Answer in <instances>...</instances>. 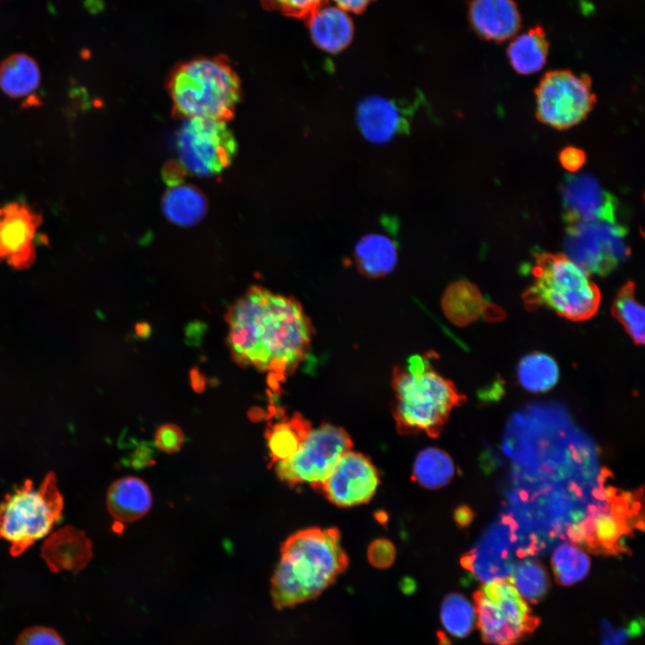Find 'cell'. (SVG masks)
<instances>
[{
  "label": "cell",
  "instance_id": "38",
  "mask_svg": "<svg viewBox=\"0 0 645 645\" xmlns=\"http://www.w3.org/2000/svg\"><path fill=\"white\" fill-rule=\"evenodd\" d=\"M561 165L569 172H577L586 162V154L575 147L564 148L559 153Z\"/></svg>",
  "mask_w": 645,
  "mask_h": 645
},
{
  "label": "cell",
  "instance_id": "8",
  "mask_svg": "<svg viewBox=\"0 0 645 645\" xmlns=\"http://www.w3.org/2000/svg\"><path fill=\"white\" fill-rule=\"evenodd\" d=\"M638 502L632 494H618L617 489L609 487L601 503L591 505L580 521L568 526L566 536L593 553L623 552L622 539L633 524L639 527Z\"/></svg>",
  "mask_w": 645,
  "mask_h": 645
},
{
  "label": "cell",
  "instance_id": "31",
  "mask_svg": "<svg viewBox=\"0 0 645 645\" xmlns=\"http://www.w3.org/2000/svg\"><path fill=\"white\" fill-rule=\"evenodd\" d=\"M509 580L525 601L533 603L539 601L549 587L545 568L534 559L520 561Z\"/></svg>",
  "mask_w": 645,
  "mask_h": 645
},
{
  "label": "cell",
  "instance_id": "26",
  "mask_svg": "<svg viewBox=\"0 0 645 645\" xmlns=\"http://www.w3.org/2000/svg\"><path fill=\"white\" fill-rule=\"evenodd\" d=\"M311 429V424L301 415H293L271 425L266 431L271 463L293 456Z\"/></svg>",
  "mask_w": 645,
  "mask_h": 645
},
{
  "label": "cell",
  "instance_id": "19",
  "mask_svg": "<svg viewBox=\"0 0 645 645\" xmlns=\"http://www.w3.org/2000/svg\"><path fill=\"white\" fill-rule=\"evenodd\" d=\"M152 496L148 485L136 477L113 482L107 494L108 511L116 524L133 522L150 510Z\"/></svg>",
  "mask_w": 645,
  "mask_h": 645
},
{
  "label": "cell",
  "instance_id": "11",
  "mask_svg": "<svg viewBox=\"0 0 645 645\" xmlns=\"http://www.w3.org/2000/svg\"><path fill=\"white\" fill-rule=\"evenodd\" d=\"M180 167L187 172L208 176L221 172L236 151V140L222 121L186 118L177 135Z\"/></svg>",
  "mask_w": 645,
  "mask_h": 645
},
{
  "label": "cell",
  "instance_id": "36",
  "mask_svg": "<svg viewBox=\"0 0 645 645\" xmlns=\"http://www.w3.org/2000/svg\"><path fill=\"white\" fill-rule=\"evenodd\" d=\"M16 645H64V643L60 635L53 629L34 626L21 633Z\"/></svg>",
  "mask_w": 645,
  "mask_h": 645
},
{
  "label": "cell",
  "instance_id": "34",
  "mask_svg": "<svg viewBox=\"0 0 645 645\" xmlns=\"http://www.w3.org/2000/svg\"><path fill=\"white\" fill-rule=\"evenodd\" d=\"M395 556V546L386 538L374 539L367 548V559L376 568L390 567L394 563Z\"/></svg>",
  "mask_w": 645,
  "mask_h": 645
},
{
  "label": "cell",
  "instance_id": "9",
  "mask_svg": "<svg viewBox=\"0 0 645 645\" xmlns=\"http://www.w3.org/2000/svg\"><path fill=\"white\" fill-rule=\"evenodd\" d=\"M351 448L352 440L343 428L323 424L311 429L293 456L275 463V472L288 485L309 484L317 490Z\"/></svg>",
  "mask_w": 645,
  "mask_h": 645
},
{
  "label": "cell",
  "instance_id": "4",
  "mask_svg": "<svg viewBox=\"0 0 645 645\" xmlns=\"http://www.w3.org/2000/svg\"><path fill=\"white\" fill-rule=\"evenodd\" d=\"M532 282L523 294L529 309L546 307L571 321L592 317L600 292L583 268L563 254L538 252L531 267Z\"/></svg>",
  "mask_w": 645,
  "mask_h": 645
},
{
  "label": "cell",
  "instance_id": "23",
  "mask_svg": "<svg viewBox=\"0 0 645 645\" xmlns=\"http://www.w3.org/2000/svg\"><path fill=\"white\" fill-rule=\"evenodd\" d=\"M549 43L544 28L536 25L516 36L507 47L512 67L520 74H531L546 64Z\"/></svg>",
  "mask_w": 645,
  "mask_h": 645
},
{
  "label": "cell",
  "instance_id": "22",
  "mask_svg": "<svg viewBox=\"0 0 645 645\" xmlns=\"http://www.w3.org/2000/svg\"><path fill=\"white\" fill-rule=\"evenodd\" d=\"M358 271L368 278H380L391 272L397 264L395 241L382 233H371L359 239L354 249Z\"/></svg>",
  "mask_w": 645,
  "mask_h": 645
},
{
  "label": "cell",
  "instance_id": "21",
  "mask_svg": "<svg viewBox=\"0 0 645 645\" xmlns=\"http://www.w3.org/2000/svg\"><path fill=\"white\" fill-rule=\"evenodd\" d=\"M307 20L313 42L325 52L339 53L352 41L354 35L352 20L340 7L322 5Z\"/></svg>",
  "mask_w": 645,
  "mask_h": 645
},
{
  "label": "cell",
  "instance_id": "6",
  "mask_svg": "<svg viewBox=\"0 0 645 645\" xmlns=\"http://www.w3.org/2000/svg\"><path fill=\"white\" fill-rule=\"evenodd\" d=\"M64 498L53 472L35 486L30 479L7 494L0 503V539L18 556L47 536L61 520Z\"/></svg>",
  "mask_w": 645,
  "mask_h": 645
},
{
  "label": "cell",
  "instance_id": "37",
  "mask_svg": "<svg viewBox=\"0 0 645 645\" xmlns=\"http://www.w3.org/2000/svg\"><path fill=\"white\" fill-rule=\"evenodd\" d=\"M638 621L632 622L628 629H615L608 622L602 624L601 645H625L631 635H637L641 631Z\"/></svg>",
  "mask_w": 645,
  "mask_h": 645
},
{
  "label": "cell",
  "instance_id": "15",
  "mask_svg": "<svg viewBox=\"0 0 645 645\" xmlns=\"http://www.w3.org/2000/svg\"><path fill=\"white\" fill-rule=\"evenodd\" d=\"M41 218L28 205L11 202L0 207V257L22 262L30 257Z\"/></svg>",
  "mask_w": 645,
  "mask_h": 645
},
{
  "label": "cell",
  "instance_id": "12",
  "mask_svg": "<svg viewBox=\"0 0 645 645\" xmlns=\"http://www.w3.org/2000/svg\"><path fill=\"white\" fill-rule=\"evenodd\" d=\"M625 236L626 228L617 222L567 224L564 249L587 272L605 275L629 255Z\"/></svg>",
  "mask_w": 645,
  "mask_h": 645
},
{
  "label": "cell",
  "instance_id": "2",
  "mask_svg": "<svg viewBox=\"0 0 645 645\" xmlns=\"http://www.w3.org/2000/svg\"><path fill=\"white\" fill-rule=\"evenodd\" d=\"M348 565L335 528H307L290 535L280 546L271 579V598L283 609L318 597Z\"/></svg>",
  "mask_w": 645,
  "mask_h": 645
},
{
  "label": "cell",
  "instance_id": "3",
  "mask_svg": "<svg viewBox=\"0 0 645 645\" xmlns=\"http://www.w3.org/2000/svg\"><path fill=\"white\" fill-rule=\"evenodd\" d=\"M391 387L393 417L402 435L424 433L437 437L452 408L465 400L452 381L418 356L409 358L406 368H394Z\"/></svg>",
  "mask_w": 645,
  "mask_h": 645
},
{
  "label": "cell",
  "instance_id": "5",
  "mask_svg": "<svg viewBox=\"0 0 645 645\" xmlns=\"http://www.w3.org/2000/svg\"><path fill=\"white\" fill-rule=\"evenodd\" d=\"M169 88L176 110L186 118L225 122L233 116L240 97L236 74L215 58H198L181 65Z\"/></svg>",
  "mask_w": 645,
  "mask_h": 645
},
{
  "label": "cell",
  "instance_id": "35",
  "mask_svg": "<svg viewBox=\"0 0 645 645\" xmlns=\"http://www.w3.org/2000/svg\"><path fill=\"white\" fill-rule=\"evenodd\" d=\"M154 441L160 451L173 453L181 449L185 437L178 426L173 424H165L157 429Z\"/></svg>",
  "mask_w": 645,
  "mask_h": 645
},
{
  "label": "cell",
  "instance_id": "40",
  "mask_svg": "<svg viewBox=\"0 0 645 645\" xmlns=\"http://www.w3.org/2000/svg\"><path fill=\"white\" fill-rule=\"evenodd\" d=\"M454 519L459 526L466 527L473 520V512L466 505L460 506L454 512Z\"/></svg>",
  "mask_w": 645,
  "mask_h": 645
},
{
  "label": "cell",
  "instance_id": "29",
  "mask_svg": "<svg viewBox=\"0 0 645 645\" xmlns=\"http://www.w3.org/2000/svg\"><path fill=\"white\" fill-rule=\"evenodd\" d=\"M612 314L635 344L644 343V308L635 298L634 284L628 281L618 291Z\"/></svg>",
  "mask_w": 645,
  "mask_h": 645
},
{
  "label": "cell",
  "instance_id": "1",
  "mask_svg": "<svg viewBox=\"0 0 645 645\" xmlns=\"http://www.w3.org/2000/svg\"><path fill=\"white\" fill-rule=\"evenodd\" d=\"M228 344L237 364L284 378L306 358L314 329L296 299L261 287L228 309Z\"/></svg>",
  "mask_w": 645,
  "mask_h": 645
},
{
  "label": "cell",
  "instance_id": "16",
  "mask_svg": "<svg viewBox=\"0 0 645 645\" xmlns=\"http://www.w3.org/2000/svg\"><path fill=\"white\" fill-rule=\"evenodd\" d=\"M468 17L474 32L490 41H505L521 26L520 13L514 0H470Z\"/></svg>",
  "mask_w": 645,
  "mask_h": 645
},
{
  "label": "cell",
  "instance_id": "10",
  "mask_svg": "<svg viewBox=\"0 0 645 645\" xmlns=\"http://www.w3.org/2000/svg\"><path fill=\"white\" fill-rule=\"evenodd\" d=\"M535 95L538 119L558 130L584 120L596 102L589 75L570 70L547 72L538 84Z\"/></svg>",
  "mask_w": 645,
  "mask_h": 645
},
{
  "label": "cell",
  "instance_id": "7",
  "mask_svg": "<svg viewBox=\"0 0 645 645\" xmlns=\"http://www.w3.org/2000/svg\"><path fill=\"white\" fill-rule=\"evenodd\" d=\"M474 601L477 625L487 643L515 645L538 624L509 579L486 582L474 594Z\"/></svg>",
  "mask_w": 645,
  "mask_h": 645
},
{
  "label": "cell",
  "instance_id": "39",
  "mask_svg": "<svg viewBox=\"0 0 645 645\" xmlns=\"http://www.w3.org/2000/svg\"><path fill=\"white\" fill-rule=\"evenodd\" d=\"M338 6L344 11L352 12L355 13H360L366 10V8L374 0H334Z\"/></svg>",
  "mask_w": 645,
  "mask_h": 645
},
{
  "label": "cell",
  "instance_id": "17",
  "mask_svg": "<svg viewBox=\"0 0 645 645\" xmlns=\"http://www.w3.org/2000/svg\"><path fill=\"white\" fill-rule=\"evenodd\" d=\"M41 556L53 572H77L93 557L92 543L83 531L65 526L44 541Z\"/></svg>",
  "mask_w": 645,
  "mask_h": 645
},
{
  "label": "cell",
  "instance_id": "27",
  "mask_svg": "<svg viewBox=\"0 0 645 645\" xmlns=\"http://www.w3.org/2000/svg\"><path fill=\"white\" fill-rule=\"evenodd\" d=\"M454 472V463L448 453L438 448L428 447L417 455L412 478L422 487L438 489L452 480Z\"/></svg>",
  "mask_w": 645,
  "mask_h": 645
},
{
  "label": "cell",
  "instance_id": "30",
  "mask_svg": "<svg viewBox=\"0 0 645 645\" xmlns=\"http://www.w3.org/2000/svg\"><path fill=\"white\" fill-rule=\"evenodd\" d=\"M551 564L557 582L563 586H569L583 580L588 575L590 561L580 547L565 543L554 550Z\"/></svg>",
  "mask_w": 645,
  "mask_h": 645
},
{
  "label": "cell",
  "instance_id": "24",
  "mask_svg": "<svg viewBox=\"0 0 645 645\" xmlns=\"http://www.w3.org/2000/svg\"><path fill=\"white\" fill-rule=\"evenodd\" d=\"M163 201L165 216L180 226H192L199 222L206 212V201L194 187L180 181L170 184Z\"/></svg>",
  "mask_w": 645,
  "mask_h": 645
},
{
  "label": "cell",
  "instance_id": "33",
  "mask_svg": "<svg viewBox=\"0 0 645 645\" xmlns=\"http://www.w3.org/2000/svg\"><path fill=\"white\" fill-rule=\"evenodd\" d=\"M270 4L283 14L301 19H308L317 9L324 5L327 0H267Z\"/></svg>",
  "mask_w": 645,
  "mask_h": 645
},
{
  "label": "cell",
  "instance_id": "14",
  "mask_svg": "<svg viewBox=\"0 0 645 645\" xmlns=\"http://www.w3.org/2000/svg\"><path fill=\"white\" fill-rule=\"evenodd\" d=\"M563 218L577 222H616V199L605 191L590 175L566 176L561 185Z\"/></svg>",
  "mask_w": 645,
  "mask_h": 645
},
{
  "label": "cell",
  "instance_id": "18",
  "mask_svg": "<svg viewBox=\"0 0 645 645\" xmlns=\"http://www.w3.org/2000/svg\"><path fill=\"white\" fill-rule=\"evenodd\" d=\"M358 127L369 142L383 143L408 128L400 108L388 99L371 96L357 108Z\"/></svg>",
  "mask_w": 645,
  "mask_h": 645
},
{
  "label": "cell",
  "instance_id": "13",
  "mask_svg": "<svg viewBox=\"0 0 645 645\" xmlns=\"http://www.w3.org/2000/svg\"><path fill=\"white\" fill-rule=\"evenodd\" d=\"M379 484V473L372 460L350 450L340 458L316 491L339 507H351L369 502Z\"/></svg>",
  "mask_w": 645,
  "mask_h": 645
},
{
  "label": "cell",
  "instance_id": "25",
  "mask_svg": "<svg viewBox=\"0 0 645 645\" xmlns=\"http://www.w3.org/2000/svg\"><path fill=\"white\" fill-rule=\"evenodd\" d=\"M39 82V65L26 54H13L0 64V89L12 98L31 93L38 88Z\"/></svg>",
  "mask_w": 645,
  "mask_h": 645
},
{
  "label": "cell",
  "instance_id": "32",
  "mask_svg": "<svg viewBox=\"0 0 645 645\" xmlns=\"http://www.w3.org/2000/svg\"><path fill=\"white\" fill-rule=\"evenodd\" d=\"M440 615L445 631L456 638H463L472 631L477 616L472 604L458 593L444 598Z\"/></svg>",
  "mask_w": 645,
  "mask_h": 645
},
{
  "label": "cell",
  "instance_id": "28",
  "mask_svg": "<svg viewBox=\"0 0 645 645\" xmlns=\"http://www.w3.org/2000/svg\"><path fill=\"white\" fill-rule=\"evenodd\" d=\"M517 376L521 386L529 391L545 392L558 382L559 368L550 356L534 352L520 361Z\"/></svg>",
  "mask_w": 645,
  "mask_h": 645
},
{
  "label": "cell",
  "instance_id": "20",
  "mask_svg": "<svg viewBox=\"0 0 645 645\" xmlns=\"http://www.w3.org/2000/svg\"><path fill=\"white\" fill-rule=\"evenodd\" d=\"M444 315L453 324L465 326L477 320L480 316L501 318L502 312L494 305L488 304L479 289L467 280H457L444 291L442 299Z\"/></svg>",
  "mask_w": 645,
  "mask_h": 645
}]
</instances>
